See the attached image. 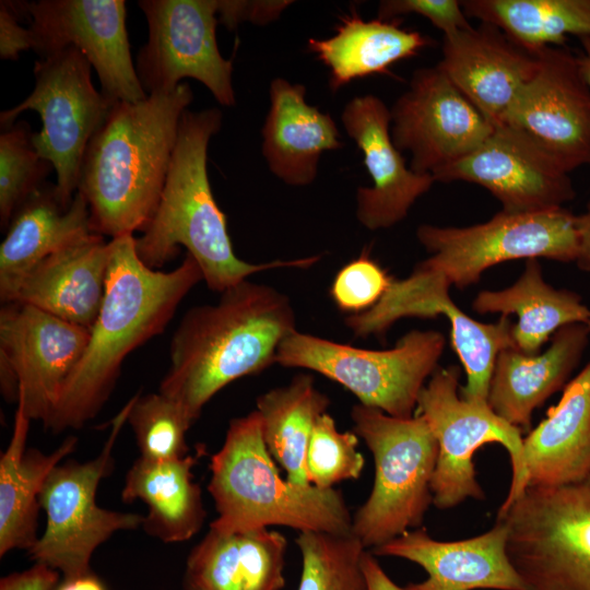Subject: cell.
<instances>
[{
	"mask_svg": "<svg viewBox=\"0 0 590 590\" xmlns=\"http://www.w3.org/2000/svg\"><path fill=\"white\" fill-rule=\"evenodd\" d=\"M187 589H189V588H187ZM189 590H197V589H189Z\"/></svg>",
	"mask_w": 590,
	"mask_h": 590,
	"instance_id": "cell-47",
	"label": "cell"
},
{
	"mask_svg": "<svg viewBox=\"0 0 590 590\" xmlns=\"http://www.w3.org/2000/svg\"><path fill=\"white\" fill-rule=\"evenodd\" d=\"M134 239L131 234L110 239L105 295L88 343L44 424L55 434L79 429L98 414L127 356L161 334L181 300L203 281L199 264L188 253L172 271L149 268L139 258Z\"/></svg>",
	"mask_w": 590,
	"mask_h": 590,
	"instance_id": "cell-1",
	"label": "cell"
},
{
	"mask_svg": "<svg viewBox=\"0 0 590 590\" xmlns=\"http://www.w3.org/2000/svg\"><path fill=\"white\" fill-rule=\"evenodd\" d=\"M132 405V398L111 421L101 452L86 462L59 463L47 476L38 497L46 528L27 551L36 563L60 571L64 579L92 573L94 551L115 532L142 526L139 514L104 509L96 504L99 482L114 469L113 449Z\"/></svg>",
	"mask_w": 590,
	"mask_h": 590,
	"instance_id": "cell-12",
	"label": "cell"
},
{
	"mask_svg": "<svg viewBox=\"0 0 590 590\" xmlns=\"http://www.w3.org/2000/svg\"><path fill=\"white\" fill-rule=\"evenodd\" d=\"M58 580V570L36 563L24 571L2 577L0 590H55Z\"/></svg>",
	"mask_w": 590,
	"mask_h": 590,
	"instance_id": "cell-42",
	"label": "cell"
},
{
	"mask_svg": "<svg viewBox=\"0 0 590 590\" xmlns=\"http://www.w3.org/2000/svg\"><path fill=\"white\" fill-rule=\"evenodd\" d=\"M189 84L113 104L83 158L78 191L88 204L94 233L111 239L143 232L151 222L170 166Z\"/></svg>",
	"mask_w": 590,
	"mask_h": 590,
	"instance_id": "cell-3",
	"label": "cell"
},
{
	"mask_svg": "<svg viewBox=\"0 0 590 590\" xmlns=\"http://www.w3.org/2000/svg\"><path fill=\"white\" fill-rule=\"evenodd\" d=\"M538 55L489 23L444 36L438 68L494 127L538 69Z\"/></svg>",
	"mask_w": 590,
	"mask_h": 590,
	"instance_id": "cell-20",
	"label": "cell"
},
{
	"mask_svg": "<svg viewBox=\"0 0 590 590\" xmlns=\"http://www.w3.org/2000/svg\"><path fill=\"white\" fill-rule=\"evenodd\" d=\"M94 234L85 197L76 191L64 209L45 182L15 212L0 246V298L55 252Z\"/></svg>",
	"mask_w": 590,
	"mask_h": 590,
	"instance_id": "cell-27",
	"label": "cell"
},
{
	"mask_svg": "<svg viewBox=\"0 0 590 590\" xmlns=\"http://www.w3.org/2000/svg\"><path fill=\"white\" fill-rule=\"evenodd\" d=\"M292 1L267 0H217V20L228 30H234L243 22L258 25L276 20Z\"/></svg>",
	"mask_w": 590,
	"mask_h": 590,
	"instance_id": "cell-40",
	"label": "cell"
},
{
	"mask_svg": "<svg viewBox=\"0 0 590 590\" xmlns=\"http://www.w3.org/2000/svg\"><path fill=\"white\" fill-rule=\"evenodd\" d=\"M196 459L188 455L168 461L139 458L126 475L121 498L141 499L149 507L142 527L163 542H184L202 527L205 510L200 486L192 482Z\"/></svg>",
	"mask_w": 590,
	"mask_h": 590,
	"instance_id": "cell-30",
	"label": "cell"
},
{
	"mask_svg": "<svg viewBox=\"0 0 590 590\" xmlns=\"http://www.w3.org/2000/svg\"><path fill=\"white\" fill-rule=\"evenodd\" d=\"M576 226L579 237L580 255L578 266L585 270H590V199L586 209L580 214H576ZM590 330V321L587 323Z\"/></svg>",
	"mask_w": 590,
	"mask_h": 590,
	"instance_id": "cell-44",
	"label": "cell"
},
{
	"mask_svg": "<svg viewBox=\"0 0 590 590\" xmlns=\"http://www.w3.org/2000/svg\"><path fill=\"white\" fill-rule=\"evenodd\" d=\"M90 330L21 303L0 310V364L19 381V403L32 421L45 424L80 362Z\"/></svg>",
	"mask_w": 590,
	"mask_h": 590,
	"instance_id": "cell-18",
	"label": "cell"
},
{
	"mask_svg": "<svg viewBox=\"0 0 590 590\" xmlns=\"http://www.w3.org/2000/svg\"><path fill=\"white\" fill-rule=\"evenodd\" d=\"M220 294L181 318L158 389L191 424L221 389L275 364L279 346L297 330L290 298L270 285L244 280Z\"/></svg>",
	"mask_w": 590,
	"mask_h": 590,
	"instance_id": "cell-2",
	"label": "cell"
},
{
	"mask_svg": "<svg viewBox=\"0 0 590 590\" xmlns=\"http://www.w3.org/2000/svg\"><path fill=\"white\" fill-rule=\"evenodd\" d=\"M286 538L268 528L222 533L210 529L187 558V588L281 590Z\"/></svg>",
	"mask_w": 590,
	"mask_h": 590,
	"instance_id": "cell-26",
	"label": "cell"
},
{
	"mask_svg": "<svg viewBox=\"0 0 590 590\" xmlns=\"http://www.w3.org/2000/svg\"><path fill=\"white\" fill-rule=\"evenodd\" d=\"M222 111L186 110L157 209L134 239L141 261L158 270L174 259L180 247L199 264L206 286L217 293L253 273L280 269H305L320 256L250 263L238 258L232 245L224 212L213 196L208 175V146L222 126Z\"/></svg>",
	"mask_w": 590,
	"mask_h": 590,
	"instance_id": "cell-4",
	"label": "cell"
},
{
	"mask_svg": "<svg viewBox=\"0 0 590 590\" xmlns=\"http://www.w3.org/2000/svg\"><path fill=\"white\" fill-rule=\"evenodd\" d=\"M523 461L527 487L563 486L590 474V362L523 438Z\"/></svg>",
	"mask_w": 590,
	"mask_h": 590,
	"instance_id": "cell-25",
	"label": "cell"
},
{
	"mask_svg": "<svg viewBox=\"0 0 590 590\" xmlns=\"http://www.w3.org/2000/svg\"><path fill=\"white\" fill-rule=\"evenodd\" d=\"M392 279L364 250L339 270L332 281L330 296L342 312L358 315L379 303Z\"/></svg>",
	"mask_w": 590,
	"mask_h": 590,
	"instance_id": "cell-38",
	"label": "cell"
},
{
	"mask_svg": "<svg viewBox=\"0 0 590 590\" xmlns=\"http://www.w3.org/2000/svg\"><path fill=\"white\" fill-rule=\"evenodd\" d=\"M429 43L420 32L402 28L392 20L365 21L353 12L333 36L310 38L308 47L330 70V87L337 91L355 79L387 73L393 63L417 55Z\"/></svg>",
	"mask_w": 590,
	"mask_h": 590,
	"instance_id": "cell-31",
	"label": "cell"
},
{
	"mask_svg": "<svg viewBox=\"0 0 590 590\" xmlns=\"http://www.w3.org/2000/svg\"><path fill=\"white\" fill-rule=\"evenodd\" d=\"M418 243L429 257L417 263L450 286L475 284L487 269L519 259L577 262L580 255L576 214L565 208L533 212L499 211L471 226L422 224Z\"/></svg>",
	"mask_w": 590,
	"mask_h": 590,
	"instance_id": "cell-10",
	"label": "cell"
},
{
	"mask_svg": "<svg viewBox=\"0 0 590 590\" xmlns=\"http://www.w3.org/2000/svg\"><path fill=\"white\" fill-rule=\"evenodd\" d=\"M25 120L15 121L0 134V225L8 228L20 206L45 182L54 165L40 156Z\"/></svg>",
	"mask_w": 590,
	"mask_h": 590,
	"instance_id": "cell-35",
	"label": "cell"
},
{
	"mask_svg": "<svg viewBox=\"0 0 590 590\" xmlns=\"http://www.w3.org/2000/svg\"><path fill=\"white\" fill-rule=\"evenodd\" d=\"M91 69L74 47L42 58L35 62L32 93L0 114L1 129L26 110L39 114L42 129L33 133V143L54 165L56 196L64 209L78 191L86 148L114 104L94 86Z\"/></svg>",
	"mask_w": 590,
	"mask_h": 590,
	"instance_id": "cell-11",
	"label": "cell"
},
{
	"mask_svg": "<svg viewBox=\"0 0 590 590\" xmlns=\"http://www.w3.org/2000/svg\"><path fill=\"white\" fill-rule=\"evenodd\" d=\"M351 418L375 463L371 492L353 515L351 532L374 550L423 522L433 504L438 445L420 414L400 418L358 403Z\"/></svg>",
	"mask_w": 590,
	"mask_h": 590,
	"instance_id": "cell-6",
	"label": "cell"
},
{
	"mask_svg": "<svg viewBox=\"0 0 590 590\" xmlns=\"http://www.w3.org/2000/svg\"><path fill=\"white\" fill-rule=\"evenodd\" d=\"M363 568L368 590H405L397 585L384 570L371 552L366 551L363 557Z\"/></svg>",
	"mask_w": 590,
	"mask_h": 590,
	"instance_id": "cell-43",
	"label": "cell"
},
{
	"mask_svg": "<svg viewBox=\"0 0 590 590\" xmlns=\"http://www.w3.org/2000/svg\"><path fill=\"white\" fill-rule=\"evenodd\" d=\"M210 469L209 492L219 514L212 530L236 533L284 526L299 532L352 533L353 516L340 491L281 477L256 410L229 422Z\"/></svg>",
	"mask_w": 590,
	"mask_h": 590,
	"instance_id": "cell-5",
	"label": "cell"
},
{
	"mask_svg": "<svg viewBox=\"0 0 590 590\" xmlns=\"http://www.w3.org/2000/svg\"><path fill=\"white\" fill-rule=\"evenodd\" d=\"M269 94L262 154L279 179L291 186H307L317 176L322 153L342 146L340 132L329 114L307 104L304 85L276 78Z\"/></svg>",
	"mask_w": 590,
	"mask_h": 590,
	"instance_id": "cell-24",
	"label": "cell"
},
{
	"mask_svg": "<svg viewBox=\"0 0 590 590\" xmlns=\"http://www.w3.org/2000/svg\"><path fill=\"white\" fill-rule=\"evenodd\" d=\"M21 19L13 1L0 2V57L4 60H16L21 52L33 49L31 31L19 23Z\"/></svg>",
	"mask_w": 590,
	"mask_h": 590,
	"instance_id": "cell-41",
	"label": "cell"
},
{
	"mask_svg": "<svg viewBox=\"0 0 590 590\" xmlns=\"http://www.w3.org/2000/svg\"><path fill=\"white\" fill-rule=\"evenodd\" d=\"M187 590H189V589H187Z\"/></svg>",
	"mask_w": 590,
	"mask_h": 590,
	"instance_id": "cell-48",
	"label": "cell"
},
{
	"mask_svg": "<svg viewBox=\"0 0 590 590\" xmlns=\"http://www.w3.org/2000/svg\"><path fill=\"white\" fill-rule=\"evenodd\" d=\"M496 520L531 590H590V474L563 486H528Z\"/></svg>",
	"mask_w": 590,
	"mask_h": 590,
	"instance_id": "cell-9",
	"label": "cell"
},
{
	"mask_svg": "<svg viewBox=\"0 0 590 590\" xmlns=\"http://www.w3.org/2000/svg\"><path fill=\"white\" fill-rule=\"evenodd\" d=\"M30 418L17 405L11 440L0 458V556L21 548L30 550L36 534L38 497L55 467L76 448L70 436L51 453L25 450Z\"/></svg>",
	"mask_w": 590,
	"mask_h": 590,
	"instance_id": "cell-28",
	"label": "cell"
},
{
	"mask_svg": "<svg viewBox=\"0 0 590 590\" xmlns=\"http://www.w3.org/2000/svg\"><path fill=\"white\" fill-rule=\"evenodd\" d=\"M507 529L496 520L485 533L459 541L433 539L413 529L371 550L375 556L403 558L427 574L405 590H531L512 566L506 551Z\"/></svg>",
	"mask_w": 590,
	"mask_h": 590,
	"instance_id": "cell-21",
	"label": "cell"
},
{
	"mask_svg": "<svg viewBox=\"0 0 590 590\" xmlns=\"http://www.w3.org/2000/svg\"><path fill=\"white\" fill-rule=\"evenodd\" d=\"M341 120L361 150L371 179V186L357 189L356 217L369 231L392 227L406 217L435 179L406 166L391 138L390 109L379 97L352 98L344 107Z\"/></svg>",
	"mask_w": 590,
	"mask_h": 590,
	"instance_id": "cell-19",
	"label": "cell"
},
{
	"mask_svg": "<svg viewBox=\"0 0 590 590\" xmlns=\"http://www.w3.org/2000/svg\"><path fill=\"white\" fill-rule=\"evenodd\" d=\"M433 177L479 185L509 213L556 210L576 197L569 173L529 135L504 123L494 127L473 152Z\"/></svg>",
	"mask_w": 590,
	"mask_h": 590,
	"instance_id": "cell-17",
	"label": "cell"
},
{
	"mask_svg": "<svg viewBox=\"0 0 590 590\" xmlns=\"http://www.w3.org/2000/svg\"><path fill=\"white\" fill-rule=\"evenodd\" d=\"M28 21L33 50L42 58L67 47L80 50L111 103H135L143 90L132 60L123 0L13 1Z\"/></svg>",
	"mask_w": 590,
	"mask_h": 590,
	"instance_id": "cell-14",
	"label": "cell"
},
{
	"mask_svg": "<svg viewBox=\"0 0 590 590\" xmlns=\"http://www.w3.org/2000/svg\"><path fill=\"white\" fill-rule=\"evenodd\" d=\"M296 544L302 555L297 590H368L363 568L367 550L352 533L302 531Z\"/></svg>",
	"mask_w": 590,
	"mask_h": 590,
	"instance_id": "cell-34",
	"label": "cell"
},
{
	"mask_svg": "<svg viewBox=\"0 0 590 590\" xmlns=\"http://www.w3.org/2000/svg\"><path fill=\"white\" fill-rule=\"evenodd\" d=\"M535 54L538 69L502 123L524 132L568 173L590 166V87L579 58L562 46Z\"/></svg>",
	"mask_w": 590,
	"mask_h": 590,
	"instance_id": "cell-16",
	"label": "cell"
},
{
	"mask_svg": "<svg viewBox=\"0 0 590 590\" xmlns=\"http://www.w3.org/2000/svg\"><path fill=\"white\" fill-rule=\"evenodd\" d=\"M56 590H106L103 582L92 573L75 577L72 579H64Z\"/></svg>",
	"mask_w": 590,
	"mask_h": 590,
	"instance_id": "cell-45",
	"label": "cell"
},
{
	"mask_svg": "<svg viewBox=\"0 0 590 590\" xmlns=\"http://www.w3.org/2000/svg\"><path fill=\"white\" fill-rule=\"evenodd\" d=\"M149 28L135 70L146 94L198 80L223 106L235 105L233 59L216 40L217 0H140Z\"/></svg>",
	"mask_w": 590,
	"mask_h": 590,
	"instance_id": "cell-13",
	"label": "cell"
},
{
	"mask_svg": "<svg viewBox=\"0 0 590 590\" xmlns=\"http://www.w3.org/2000/svg\"><path fill=\"white\" fill-rule=\"evenodd\" d=\"M581 54L578 56L583 75L590 87V36L579 37Z\"/></svg>",
	"mask_w": 590,
	"mask_h": 590,
	"instance_id": "cell-46",
	"label": "cell"
},
{
	"mask_svg": "<svg viewBox=\"0 0 590 590\" xmlns=\"http://www.w3.org/2000/svg\"><path fill=\"white\" fill-rule=\"evenodd\" d=\"M358 436L340 432L327 412L320 415L308 442L305 469L308 482L322 489L361 476L365 459L358 451Z\"/></svg>",
	"mask_w": 590,
	"mask_h": 590,
	"instance_id": "cell-37",
	"label": "cell"
},
{
	"mask_svg": "<svg viewBox=\"0 0 590 590\" xmlns=\"http://www.w3.org/2000/svg\"><path fill=\"white\" fill-rule=\"evenodd\" d=\"M460 376L458 365L437 368L417 399L416 414L427 422L438 445L430 484L433 505L438 509H450L469 498L484 499L473 456L484 445L496 442L508 451L512 471L509 491L497 511L502 514L528 485L522 430L498 416L488 403L462 399Z\"/></svg>",
	"mask_w": 590,
	"mask_h": 590,
	"instance_id": "cell-8",
	"label": "cell"
},
{
	"mask_svg": "<svg viewBox=\"0 0 590 590\" xmlns=\"http://www.w3.org/2000/svg\"><path fill=\"white\" fill-rule=\"evenodd\" d=\"M390 116L392 141L411 153L410 168L432 176L473 152L494 130L437 64L413 73Z\"/></svg>",
	"mask_w": 590,
	"mask_h": 590,
	"instance_id": "cell-15",
	"label": "cell"
},
{
	"mask_svg": "<svg viewBox=\"0 0 590 590\" xmlns=\"http://www.w3.org/2000/svg\"><path fill=\"white\" fill-rule=\"evenodd\" d=\"M379 20L390 21L399 15H421L440 30L444 36L470 27L461 1L457 0H384L379 2Z\"/></svg>",
	"mask_w": 590,
	"mask_h": 590,
	"instance_id": "cell-39",
	"label": "cell"
},
{
	"mask_svg": "<svg viewBox=\"0 0 590 590\" xmlns=\"http://www.w3.org/2000/svg\"><path fill=\"white\" fill-rule=\"evenodd\" d=\"M472 309L481 315H516L512 339L515 347L526 354L539 353L560 328L590 321V308L577 293L557 290L544 280L539 259L526 260L524 270L510 286L479 292Z\"/></svg>",
	"mask_w": 590,
	"mask_h": 590,
	"instance_id": "cell-29",
	"label": "cell"
},
{
	"mask_svg": "<svg viewBox=\"0 0 590 590\" xmlns=\"http://www.w3.org/2000/svg\"><path fill=\"white\" fill-rule=\"evenodd\" d=\"M445 345V337L435 330H411L388 350L361 349L296 330L279 346L275 364L319 373L361 404L409 418Z\"/></svg>",
	"mask_w": 590,
	"mask_h": 590,
	"instance_id": "cell-7",
	"label": "cell"
},
{
	"mask_svg": "<svg viewBox=\"0 0 590 590\" xmlns=\"http://www.w3.org/2000/svg\"><path fill=\"white\" fill-rule=\"evenodd\" d=\"M329 404L330 399L309 374L296 375L287 385L257 398L263 440L291 483L310 484L305 469L307 447L318 417Z\"/></svg>",
	"mask_w": 590,
	"mask_h": 590,
	"instance_id": "cell-32",
	"label": "cell"
},
{
	"mask_svg": "<svg viewBox=\"0 0 590 590\" xmlns=\"http://www.w3.org/2000/svg\"><path fill=\"white\" fill-rule=\"evenodd\" d=\"M468 17L489 23L535 54L568 35L590 36V0H463Z\"/></svg>",
	"mask_w": 590,
	"mask_h": 590,
	"instance_id": "cell-33",
	"label": "cell"
},
{
	"mask_svg": "<svg viewBox=\"0 0 590 590\" xmlns=\"http://www.w3.org/2000/svg\"><path fill=\"white\" fill-rule=\"evenodd\" d=\"M127 422L134 433L141 458L168 461L188 456L186 433L192 424L182 409L161 392L132 397Z\"/></svg>",
	"mask_w": 590,
	"mask_h": 590,
	"instance_id": "cell-36",
	"label": "cell"
},
{
	"mask_svg": "<svg viewBox=\"0 0 590 590\" xmlns=\"http://www.w3.org/2000/svg\"><path fill=\"white\" fill-rule=\"evenodd\" d=\"M110 256V240L94 233L44 259L1 302L31 305L90 330L104 299Z\"/></svg>",
	"mask_w": 590,
	"mask_h": 590,
	"instance_id": "cell-22",
	"label": "cell"
},
{
	"mask_svg": "<svg viewBox=\"0 0 590 590\" xmlns=\"http://www.w3.org/2000/svg\"><path fill=\"white\" fill-rule=\"evenodd\" d=\"M586 323L557 330L542 353L526 354L515 347L499 352L493 368L487 403L502 418L528 430L532 414L564 388L588 346Z\"/></svg>",
	"mask_w": 590,
	"mask_h": 590,
	"instance_id": "cell-23",
	"label": "cell"
}]
</instances>
